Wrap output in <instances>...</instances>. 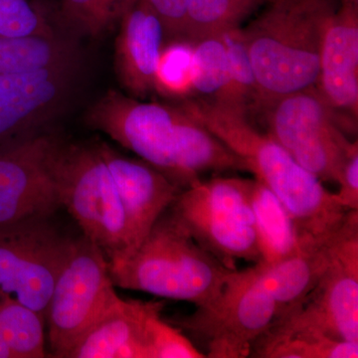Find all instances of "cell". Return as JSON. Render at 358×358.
<instances>
[{"mask_svg":"<svg viewBox=\"0 0 358 358\" xmlns=\"http://www.w3.org/2000/svg\"><path fill=\"white\" fill-rule=\"evenodd\" d=\"M87 122L182 189L202 174L247 171L243 160L179 103L145 102L109 91L90 108Z\"/></svg>","mask_w":358,"mask_h":358,"instance_id":"cell-1","label":"cell"},{"mask_svg":"<svg viewBox=\"0 0 358 358\" xmlns=\"http://www.w3.org/2000/svg\"><path fill=\"white\" fill-rule=\"evenodd\" d=\"M179 103L243 160L247 171L280 199L301 242L324 241L343 225L348 211L338 204L334 193L301 167L267 131L257 129L247 113L201 98Z\"/></svg>","mask_w":358,"mask_h":358,"instance_id":"cell-2","label":"cell"},{"mask_svg":"<svg viewBox=\"0 0 358 358\" xmlns=\"http://www.w3.org/2000/svg\"><path fill=\"white\" fill-rule=\"evenodd\" d=\"M242 28L258 88L257 110L317 83L322 37L338 0H268Z\"/></svg>","mask_w":358,"mask_h":358,"instance_id":"cell-3","label":"cell"},{"mask_svg":"<svg viewBox=\"0 0 358 358\" xmlns=\"http://www.w3.org/2000/svg\"><path fill=\"white\" fill-rule=\"evenodd\" d=\"M107 259L115 287L195 307L215 298L233 272L193 239L171 208L134 252Z\"/></svg>","mask_w":358,"mask_h":358,"instance_id":"cell-4","label":"cell"},{"mask_svg":"<svg viewBox=\"0 0 358 358\" xmlns=\"http://www.w3.org/2000/svg\"><path fill=\"white\" fill-rule=\"evenodd\" d=\"M252 179L195 181L169 207L193 239L229 270L236 261H262L250 201Z\"/></svg>","mask_w":358,"mask_h":358,"instance_id":"cell-5","label":"cell"},{"mask_svg":"<svg viewBox=\"0 0 358 358\" xmlns=\"http://www.w3.org/2000/svg\"><path fill=\"white\" fill-rule=\"evenodd\" d=\"M294 336L358 343V210L348 211L334 234L327 267L303 305L275 324L253 352Z\"/></svg>","mask_w":358,"mask_h":358,"instance_id":"cell-6","label":"cell"},{"mask_svg":"<svg viewBox=\"0 0 358 358\" xmlns=\"http://www.w3.org/2000/svg\"><path fill=\"white\" fill-rule=\"evenodd\" d=\"M277 320L274 299L251 267L233 271L215 298L171 322L203 345L205 357L246 358Z\"/></svg>","mask_w":358,"mask_h":358,"instance_id":"cell-7","label":"cell"},{"mask_svg":"<svg viewBox=\"0 0 358 358\" xmlns=\"http://www.w3.org/2000/svg\"><path fill=\"white\" fill-rule=\"evenodd\" d=\"M264 114L267 133L301 167L320 181L336 182L339 171L357 140L315 87L268 103Z\"/></svg>","mask_w":358,"mask_h":358,"instance_id":"cell-8","label":"cell"},{"mask_svg":"<svg viewBox=\"0 0 358 358\" xmlns=\"http://www.w3.org/2000/svg\"><path fill=\"white\" fill-rule=\"evenodd\" d=\"M62 207L107 258L129 253L126 215L96 145H62L58 166Z\"/></svg>","mask_w":358,"mask_h":358,"instance_id":"cell-9","label":"cell"},{"mask_svg":"<svg viewBox=\"0 0 358 358\" xmlns=\"http://www.w3.org/2000/svg\"><path fill=\"white\" fill-rule=\"evenodd\" d=\"M115 288L103 250L83 235L73 239L45 315L54 357L65 358L117 300Z\"/></svg>","mask_w":358,"mask_h":358,"instance_id":"cell-10","label":"cell"},{"mask_svg":"<svg viewBox=\"0 0 358 358\" xmlns=\"http://www.w3.org/2000/svg\"><path fill=\"white\" fill-rule=\"evenodd\" d=\"M72 240L49 219L0 227V294L45 317Z\"/></svg>","mask_w":358,"mask_h":358,"instance_id":"cell-11","label":"cell"},{"mask_svg":"<svg viewBox=\"0 0 358 358\" xmlns=\"http://www.w3.org/2000/svg\"><path fill=\"white\" fill-rule=\"evenodd\" d=\"M62 145L50 134H37L0 150V227L50 219L62 207Z\"/></svg>","mask_w":358,"mask_h":358,"instance_id":"cell-12","label":"cell"},{"mask_svg":"<svg viewBox=\"0 0 358 358\" xmlns=\"http://www.w3.org/2000/svg\"><path fill=\"white\" fill-rule=\"evenodd\" d=\"M76 66L0 75V150L39 134L69 95Z\"/></svg>","mask_w":358,"mask_h":358,"instance_id":"cell-13","label":"cell"},{"mask_svg":"<svg viewBox=\"0 0 358 358\" xmlns=\"http://www.w3.org/2000/svg\"><path fill=\"white\" fill-rule=\"evenodd\" d=\"M315 89L357 133L358 117V4L339 2L324 30Z\"/></svg>","mask_w":358,"mask_h":358,"instance_id":"cell-14","label":"cell"},{"mask_svg":"<svg viewBox=\"0 0 358 358\" xmlns=\"http://www.w3.org/2000/svg\"><path fill=\"white\" fill-rule=\"evenodd\" d=\"M96 145L109 169L124 207L129 239V253L124 255H128L140 246L182 188L141 159L124 157L105 143Z\"/></svg>","mask_w":358,"mask_h":358,"instance_id":"cell-15","label":"cell"},{"mask_svg":"<svg viewBox=\"0 0 358 358\" xmlns=\"http://www.w3.org/2000/svg\"><path fill=\"white\" fill-rule=\"evenodd\" d=\"M115 43V69L124 88L134 98L155 93V73L164 46V26L145 0L122 15Z\"/></svg>","mask_w":358,"mask_h":358,"instance_id":"cell-16","label":"cell"},{"mask_svg":"<svg viewBox=\"0 0 358 358\" xmlns=\"http://www.w3.org/2000/svg\"><path fill=\"white\" fill-rule=\"evenodd\" d=\"M162 308V301L117 296L65 358H143L148 317Z\"/></svg>","mask_w":358,"mask_h":358,"instance_id":"cell-17","label":"cell"},{"mask_svg":"<svg viewBox=\"0 0 358 358\" xmlns=\"http://www.w3.org/2000/svg\"><path fill=\"white\" fill-rule=\"evenodd\" d=\"M334 234L324 241L301 244L294 254L279 262L253 266L259 280L277 305L278 320L275 324L299 310L320 281L331 259Z\"/></svg>","mask_w":358,"mask_h":358,"instance_id":"cell-18","label":"cell"},{"mask_svg":"<svg viewBox=\"0 0 358 358\" xmlns=\"http://www.w3.org/2000/svg\"><path fill=\"white\" fill-rule=\"evenodd\" d=\"M250 201L262 255L258 264L279 262L306 243L301 242L293 219L280 199L257 179L252 181Z\"/></svg>","mask_w":358,"mask_h":358,"instance_id":"cell-19","label":"cell"},{"mask_svg":"<svg viewBox=\"0 0 358 358\" xmlns=\"http://www.w3.org/2000/svg\"><path fill=\"white\" fill-rule=\"evenodd\" d=\"M74 44L54 34L0 36V75L76 62Z\"/></svg>","mask_w":358,"mask_h":358,"instance_id":"cell-20","label":"cell"},{"mask_svg":"<svg viewBox=\"0 0 358 358\" xmlns=\"http://www.w3.org/2000/svg\"><path fill=\"white\" fill-rule=\"evenodd\" d=\"M193 46V95L234 107L227 52L220 35L199 40Z\"/></svg>","mask_w":358,"mask_h":358,"instance_id":"cell-21","label":"cell"},{"mask_svg":"<svg viewBox=\"0 0 358 358\" xmlns=\"http://www.w3.org/2000/svg\"><path fill=\"white\" fill-rule=\"evenodd\" d=\"M45 317L0 294V333L13 358H41L45 352Z\"/></svg>","mask_w":358,"mask_h":358,"instance_id":"cell-22","label":"cell"},{"mask_svg":"<svg viewBox=\"0 0 358 358\" xmlns=\"http://www.w3.org/2000/svg\"><path fill=\"white\" fill-rule=\"evenodd\" d=\"M186 41L195 43L216 36L231 28L239 27L251 9L240 0H185Z\"/></svg>","mask_w":358,"mask_h":358,"instance_id":"cell-23","label":"cell"},{"mask_svg":"<svg viewBox=\"0 0 358 358\" xmlns=\"http://www.w3.org/2000/svg\"><path fill=\"white\" fill-rule=\"evenodd\" d=\"M193 46L185 40H171L160 53L155 73V93L180 101L193 96Z\"/></svg>","mask_w":358,"mask_h":358,"instance_id":"cell-24","label":"cell"},{"mask_svg":"<svg viewBox=\"0 0 358 358\" xmlns=\"http://www.w3.org/2000/svg\"><path fill=\"white\" fill-rule=\"evenodd\" d=\"M252 357L357 358L358 343L315 336H294L257 348Z\"/></svg>","mask_w":358,"mask_h":358,"instance_id":"cell-25","label":"cell"},{"mask_svg":"<svg viewBox=\"0 0 358 358\" xmlns=\"http://www.w3.org/2000/svg\"><path fill=\"white\" fill-rule=\"evenodd\" d=\"M220 36L227 52L234 107L248 114L251 109L256 110L258 88L243 30L240 26L231 28Z\"/></svg>","mask_w":358,"mask_h":358,"instance_id":"cell-26","label":"cell"},{"mask_svg":"<svg viewBox=\"0 0 358 358\" xmlns=\"http://www.w3.org/2000/svg\"><path fill=\"white\" fill-rule=\"evenodd\" d=\"M138 0H62V15L77 31L100 36Z\"/></svg>","mask_w":358,"mask_h":358,"instance_id":"cell-27","label":"cell"},{"mask_svg":"<svg viewBox=\"0 0 358 358\" xmlns=\"http://www.w3.org/2000/svg\"><path fill=\"white\" fill-rule=\"evenodd\" d=\"M162 310L148 317L143 358H204V353L180 329L162 319Z\"/></svg>","mask_w":358,"mask_h":358,"instance_id":"cell-28","label":"cell"},{"mask_svg":"<svg viewBox=\"0 0 358 358\" xmlns=\"http://www.w3.org/2000/svg\"><path fill=\"white\" fill-rule=\"evenodd\" d=\"M32 34H52V30L30 0H0V36Z\"/></svg>","mask_w":358,"mask_h":358,"instance_id":"cell-29","label":"cell"},{"mask_svg":"<svg viewBox=\"0 0 358 358\" xmlns=\"http://www.w3.org/2000/svg\"><path fill=\"white\" fill-rule=\"evenodd\" d=\"M159 16L166 37L171 40H185L187 30L185 0H145Z\"/></svg>","mask_w":358,"mask_h":358,"instance_id":"cell-30","label":"cell"},{"mask_svg":"<svg viewBox=\"0 0 358 358\" xmlns=\"http://www.w3.org/2000/svg\"><path fill=\"white\" fill-rule=\"evenodd\" d=\"M336 183L339 190L334 197L338 204L348 211L358 210V143L346 157Z\"/></svg>","mask_w":358,"mask_h":358,"instance_id":"cell-31","label":"cell"},{"mask_svg":"<svg viewBox=\"0 0 358 358\" xmlns=\"http://www.w3.org/2000/svg\"><path fill=\"white\" fill-rule=\"evenodd\" d=\"M0 358H13V353L2 338L1 333H0Z\"/></svg>","mask_w":358,"mask_h":358,"instance_id":"cell-32","label":"cell"},{"mask_svg":"<svg viewBox=\"0 0 358 358\" xmlns=\"http://www.w3.org/2000/svg\"><path fill=\"white\" fill-rule=\"evenodd\" d=\"M240 1L243 2L245 6L249 7V8L252 10V9H253L254 7L258 6L260 2L266 1V0H240Z\"/></svg>","mask_w":358,"mask_h":358,"instance_id":"cell-33","label":"cell"}]
</instances>
